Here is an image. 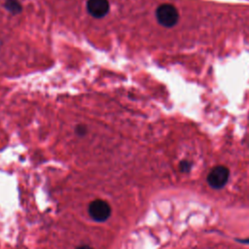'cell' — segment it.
<instances>
[{
    "instance_id": "obj_1",
    "label": "cell",
    "mask_w": 249,
    "mask_h": 249,
    "mask_svg": "<svg viewBox=\"0 0 249 249\" xmlns=\"http://www.w3.org/2000/svg\"><path fill=\"white\" fill-rule=\"evenodd\" d=\"M158 21L165 27H172L175 25L179 18L177 9L171 4H161L156 11Z\"/></svg>"
},
{
    "instance_id": "obj_2",
    "label": "cell",
    "mask_w": 249,
    "mask_h": 249,
    "mask_svg": "<svg viewBox=\"0 0 249 249\" xmlns=\"http://www.w3.org/2000/svg\"><path fill=\"white\" fill-rule=\"evenodd\" d=\"M229 169L224 165H217L213 167L207 175V182L210 187L214 189L223 188L229 179Z\"/></svg>"
},
{
    "instance_id": "obj_3",
    "label": "cell",
    "mask_w": 249,
    "mask_h": 249,
    "mask_svg": "<svg viewBox=\"0 0 249 249\" xmlns=\"http://www.w3.org/2000/svg\"><path fill=\"white\" fill-rule=\"evenodd\" d=\"M89 214L94 221L103 222L111 215V207L106 201L95 199L89 205Z\"/></svg>"
},
{
    "instance_id": "obj_4",
    "label": "cell",
    "mask_w": 249,
    "mask_h": 249,
    "mask_svg": "<svg viewBox=\"0 0 249 249\" xmlns=\"http://www.w3.org/2000/svg\"><path fill=\"white\" fill-rule=\"evenodd\" d=\"M108 0H88L87 10L93 18H102L109 12Z\"/></svg>"
},
{
    "instance_id": "obj_5",
    "label": "cell",
    "mask_w": 249,
    "mask_h": 249,
    "mask_svg": "<svg viewBox=\"0 0 249 249\" xmlns=\"http://www.w3.org/2000/svg\"><path fill=\"white\" fill-rule=\"evenodd\" d=\"M4 5L5 8L12 14H18L21 11V5L18 0H7Z\"/></svg>"
},
{
    "instance_id": "obj_6",
    "label": "cell",
    "mask_w": 249,
    "mask_h": 249,
    "mask_svg": "<svg viewBox=\"0 0 249 249\" xmlns=\"http://www.w3.org/2000/svg\"><path fill=\"white\" fill-rule=\"evenodd\" d=\"M190 168H191V163H190L189 161H182V162L180 163V169H181V171L186 172V171H189Z\"/></svg>"
},
{
    "instance_id": "obj_7",
    "label": "cell",
    "mask_w": 249,
    "mask_h": 249,
    "mask_svg": "<svg viewBox=\"0 0 249 249\" xmlns=\"http://www.w3.org/2000/svg\"><path fill=\"white\" fill-rule=\"evenodd\" d=\"M76 130H77V133H78L79 135H84V134L87 132V128H86V126H84V125H78Z\"/></svg>"
},
{
    "instance_id": "obj_8",
    "label": "cell",
    "mask_w": 249,
    "mask_h": 249,
    "mask_svg": "<svg viewBox=\"0 0 249 249\" xmlns=\"http://www.w3.org/2000/svg\"><path fill=\"white\" fill-rule=\"evenodd\" d=\"M76 249H93V248H91L89 245H81V246H78Z\"/></svg>"
}]
</instances>
